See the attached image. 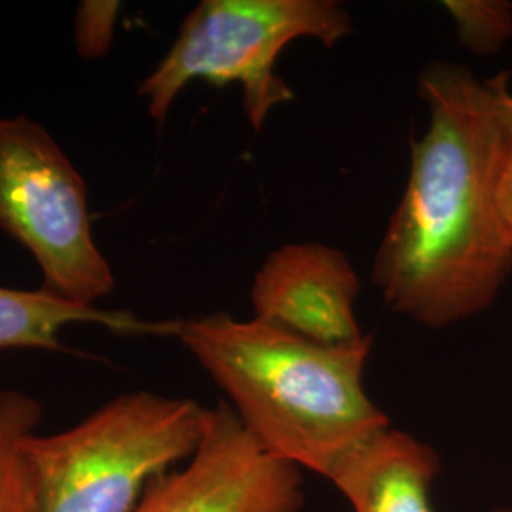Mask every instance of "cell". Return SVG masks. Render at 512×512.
<instances>
[{"label":"cell","mask_w":512,"mask_h":512,"mask_svg":"<svg viewBox=\"0 0 512 512\" xmlns=\"http://www.w3.org/2000/svg\"><path fill=\"white\" fill-rule=\"evenodd\" d=\"M509 73L480 80L433 63L418 88L429 126L412 143L403 200L374 260L389 308L427 329L488 310L512 272L499 215V181L512 143L501 114Z\"/></svg>","instance_id":"1"},{"label":"cell","mask_w":512,"mask_h":512,"mask_svg":"<svg viewBox=\"0 0 512 512\" xmlns=\"http://www.w3.org/2000/svg\"><path fill=\"white\" fill-rule=\"evenodd\" d=\"M177 338L226 393L249 435L275 459L330 480L391 427L366 393L372 336L327 346L260 319L220 311L154 323Z\"/></svg>","instance_id":"2"},{"label":"cell","mask_w":512,"mask_h":512,"mask_svg":"<svg viewBox=\"0 0 512 512\" xmlns=\"http://www.w3.org/2000/svg\"><path fill=\"white\" fill-rule=\"evenodd\" d=\"M209 408L135 391L54 435H29L38 512H133L148 484L198 450Z\"/></svg>","instance_id":"3"},{"label":"cell","mask_w":512,"mask_h":512,"mask_svg":"<svg viewBox=\"0 0 512 512\" xmlns=\"http://www.w3.org/2000/svg\"><path fill=\"white\" fill-rule=\"evenodd\" d=\"M351 33L348 12L332 0H203L184 18L139 95L148 116L162 124L190 82L238 84L245 116L260 131L272 110L294 99L275 71L281 52L300 38L332 48Z\"/></svg>","instance_id":"4"},{"label":"cell","mask_w":512,"mask_h":512,"mask_svg":"<svg viewBox=\"0 0 512 512\" xmlns=\"http://www.w3.org/2000/svg\"><path fill=\"white\" fill-rule=\"evenodd\" d=\"M0 228L33 255L42 291L82 306L114 291L80 171L48 129L21 114L0 116Z\"/></svg>","instance_id":"5"},{"label":"cell","mask_w":512,"mask_h":512,"mask_svg":"<svg viewBox=\"0 0 512 512\" xmlns=\"http://www.w3.org/2000/svg\"><path fill=\"white\" fill-rule=\"evenodd\" d=\"M302 505V471L270 456L220 403L209 408L194 456L152 480L133 512H298Z\"/></svg>","instance_id":"6"},{"label":"cell","mask_w":512,"mask_h":512,"mask_svg":"<svg viewBox=\"0 0 512 512\" xmlns=\"http://www.w3.org/2000/svg\"><path fill=\"white\" fill-rule=\"evenodd\" d=\"M359 287V275L342 251L323 243H291L264 260L251 300L256 319L340 346L365 336L355 317Z\"/></svg>","instance_id":"7"},{"label":"cell","mask_w":512,"mask_h":512,"mask_svg":"<svg viewBox=\"0 0 512 512\" xmlns=\"http://www.w3.org/2000/svg\"><path fill=\"white\" fill-rule=\"evenodd\" d=\"M439 473V454L427 442L387 427L329 482L353 512H435L431 490Z\"/></svg>","instance_id":"8"},{"label":"cell","mask_w":512,"mask_h":512,"mask_svg":"<svg viewBox=\"0 0 512 512\" xmlns=\"http://www.w3.org/2000/svg\"><path fill=\"white\" fill-rule=\"evenodd\" d=\"M71 325H101L122 334H150L152 323L126 311L82 306L55 294L0 287V349H59Z\"/></svg>","instance_id":"9"},{"label":"cell","mask_w":512,"mask_h":512,"mask_svg":"<svg viewBox=\"0 0 512 512\" xmlns=\"http://www.w3.org/2000/svg\"><path fill=\"white\" fill-rule=\"evenodd\" d=\"M42 406L18 389L0 391V512H38L37 482L25 440L37 433Z\"/></svg>","instance_id":"10"},{"label":"cell","mask_w":512,"mask_h":512,"mask_svg":"<svg viewBox=\"0 0 512 512\" xmlns=\"http://www.w3.org/2000/svg\"><path fill=\"white\" fill-rule=\"evenodd\" d=\"M459 42L478 57L495 55L512 37V4L505 0H448L442 4Z\"/></svg>","instance_id":"11"},{"label":"cell","mask_w":512,"mask_h":512,"mask_svg":"<svg viewBox=\"0 0 512 512\" xmlns=\"http://www.w3.org/2000/svg\"><path fill=\"white\" fill-rule=\"evenodd\" d=\"M122 4L116 0H84L74 14V46L84 59L107 55L114 40Z\"/></svg>","instance_id":"12"},{"label":"cell","mask_w":512,"mask_h":512,"mask_svg":"<svg viewBox=\"0 0 512 512\" xmlns=\"http://www.w3.org/2000/svg\"><path fill=\"white\" fill-rule=\"evenodd\" d=\"M499 215L503 222V230L512 245V148L499 181Z\"/></svg>","instance_id":"13"},{"label":"cell","mask_w":512,"mask_h":512,"mask_svg":"<svg viewBox=\"0 0 512 512\" xmlns=\"http://www.w3.org/2000/svg\"><path fill=\"white\" fill-rule=\"evenodd\" d=\"M501 114H503V122H505V128H507L512 143V90L509 78L505 80V84L501 88Z\"/></svg>","instance_id":"14"},{"label":"cell","mask_w":512,"mask_h":512,"mask_svg":"<svg viewBox=\"0 0 512 512\" xmlns=\"http://www.w3.org/2000/svg\"><path fill=\"white\" fill-rule=\"evenodd\" d=\"M494 512H512V511H509V509H497V511H494Z\"/></svg>","instance_id":"15"}]
</instances>
